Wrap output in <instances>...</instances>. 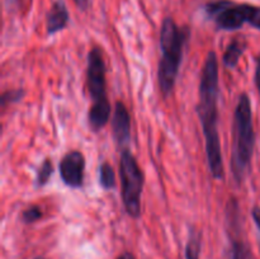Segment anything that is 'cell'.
Instances as JSON below:
<instances>
[{
    "instance_id": "obj_1",
    "label": "cell",
    "mask_w": 260,
    "mask_h": 259,
    "mask_svg": "<svg viewBox=\"0 0 260 259\" xmlns=\"http://www.w3.org/2000/svg\"><path fill=\"white\" fill-rule=\"evenodd\" d=\"M218 60L215 51H210L202 68L200 81L197 113L206 140V154L211 175L221 180L225 177L221 141L218 135Z\"/></svg>"
},
{
    "instance_id": "obj_2",
    "label": "cell",
    "mask_w": 260,
    "mask_h": 259,
    "mask_svg": "<svg viewBox=\"0 0 260 259\" xmlns=\"http://www.w3.org/2000/svg\"><path fill=\"white\" fill-rule=\"evenodd\" d=\"M190 38V28L179 25L172 17H167L160 29V47L162 56L159 62L157 79L160 91L167 98L173 93L183 58L184 45Z\"/></svg>"
},
{
    "instance_id": "obj_3",
    "label": "cell",
    "mask_w": 260,
    "mask_h": 259,
    "mask_svg": "<svg viewBox=\"0 0 260 259\" xmlns=\"http://www.w3.org/2000/svg\"><path fill=\"white\" fill-rule=\"evenodd\" d=\"M255 146V132L253 124V111L250 98L246 93L239 96L234 113L233 154L231 172L236 182L241 183L248 173Z\"/></svg>"
},
{
    "instance_id": "obj_4",
    "label": "cell",
    "mask_w": 260,
    "mask_h": 259,
    "mask_svg": "<svg viewBox=\"0 0 260 259\" xmlns=\"http://www.w3.org/2000/svg\"><path fill=\"white\" fill-rule=\"evenodd\" d=\"M86 83L91 96V106L89 109V126L98 132L108 123L112 113V106L107 96L106 62L99 47H93L88 55V70Z\"/></svg>"
},
{
    "instance_id": "obj_5",
    "label": "cell",
    "mask_w": 260,
    "mask_h": 259,
    "mask_svg": "<svg viewBox=\"0 0 260 259\" xmlns=\"http://www.w3.org/2000/svg\"><path fill=\"white\" fill-rule=\"evenodd\" d=\"M119 177L122 183V201L126 212L132 218L141 216V195L144 188V173L128 149H123L119 159Z\"/></svg>"
},
{
    "instance_id": "obj_6",
    "label": "cell",
    "mask_w": 260,
    "mask_h": 259,
    "mask_svg": "<svg viewBox=\"0 0 260 259\" xmlns=\"http://www.w3.org/2000/svg\"><path fill=\"white\" fill-rule=\"evenodd\" d=\"M60 175L62 182L71 188H81L84 185V174H85V157L83 152L78 150L69 151L61 159Z\"/></svg>"
},
{
    "instance_id": "obj_7",
    "label": "cell",
    "mask_w": 260,
    "mask_h": 259,
    "mask_svg": "<svg viewBox=\"0 0 260 259\" xmlns=\"http://www.w3.org/2000/svg\"><path fill=\"white\" fill-rule=\"evenodd\" d=\"M112 134L119 146L129 144L131 140V117L123 102L118 101L114 104L112 116Z\"/></svg>"
},
{
    "instance_id": "obj_8",
    "label": "cell",
    "mask_w": 260,
    "mask_h": 259,
    "mask_svg": "<svg viewBox=\"0 0 260 259\" xmlns=\"http://www.w3.org/2000/svg\"><path fill=\"white\" fill-rule=\"evenodd\" d=\"M69 20H70V14H69L66 3L63 0H55L53 4L51 5V9L48 10L47 17H46L47 35L52 36L62 30L68 25Z\"/></svg>"
},
{
    "instance_id": "obj_9",
    "label": "cell",
    "mask_w": 260,
    "mask_h": 259,
    "mask_svg": "<svg viewBox=\"0 0 260 259\" xmlns=\"http://www.w3.org/2000/svg\"><path fill=\"white\" fill-rule=\"evenodd\" d=\"M246 50V41L243 40L241 37H236L229 43L226 47L225 53H223V65L228 69H234L238 65L239 60H240L241 55L245 52Z\"/></svg>"
},
{
    "instance_id": "obj_10",
    "label": "cell",
    "mask_w": 260,
    "mask_h": 259,
    "mask_svg": "<svg viewBox=\"0 0 260 259\" xmlns=\"http://www.w3.org/2000/svg\"><path fill=\"white\" fill-rule=\"evenodd\" d=\"M241 20L244 23H249L254 28L260 30V7H255L251 4H240Z\"/></svg>"
},
{
    "instance_id": "obj_11",
    "label": "cell",
    "mask_w": 260,
    "mask_h": 259,
    "mask_svg": "<svg viewBox=\"0 0 260 259\" xmlns=\"http://www.w3.org/2000/svg\"><path fill=\"white\" fill-rule=\"evenodd\" d=\"M201 246H202V236L198 231L192 230L185 245V259H200Z\"/></svg>"
},
{
    "instance_id": "obj_12",
    "label": "cell",
    "mask_w": 260,
    "mask_h": 259,
    "mask_svg": "<svg viewBox=\"0 0 260 259\" xmlns=\"http://www.w3.org/2000/svg\"><path fill=\"white\" fill-rule=\"evenodd\" d=\"M99 182L106 190L113 189L116 187V173L109 163H103L99 168Z\"/></svg>"
},
{
    "instance_id": "obj_13",
    "label": "cell",
    "mask_w": 260,
    "mask_h": 259,
    "mask_svg": "<svg viewBox=\"0 0 260 259\" xmlns=\"http://www.w3.org/2000/svg\"><path fill=\"white\" fill-rule=\"evenodd\" d=\"M53 174V164L51 159H45L41 164L40 169L37 172V177H36V185L37 187H43L48 183L51 175Z\"/></svg>"
},
{
    "instance_id": "obj_14",
    "label": "cell",
    "mask_w": 260,
    "mask_h": 259,
    "mask_svg": "<svg viewBox=\"0 0 260 259\" xmlns=\"http://www.w3.org/2000/svg\"><path fill=\"white\" fill-rule=\"evenodd\" d=\"M231 259H251L250 251L245 243L239 240L233 241V249H231Z\"/></svg>"
},
{
    "instance_id": "obj_15",
    "label": "cell",
    "mask_w": 260,
    "mask_h": 259,
    "mask_svg": "<svg viewBox=\"0 0 260 259\" xmlns=\"http://www.w3.org/2000/svg\"><path fill=\"white\" fill-rule=\"evenodd\" d=\"M43 216L42 210L37 205H32L28 208H25L22 213V220L24 223H33L36 221L41 220Z\"/></svg>"
},
{
    "instance_id": "obj_16",
    "label": "cell",
    "mask_w": 260,
    "mask_h": 259,
    "mask_svg": "<svg viewBox=\"0 0 260 259\" xmlns=\"http://www.w3.org/2000/svg\"><path fill=\"white\" fill-rule=\"evenodd\" d=\"M25 95V91L23 89H12V90L5 91L2 95V106L4 108L7 104L17 103V102L22 101L23 96Z\"/></svg>"
},
{
    "instance_id": "obj_17",
    "label": "cell",
    "mask_w": 260,
    "mask_h": 259,
    "mask_svg": "<svg viewBox=\"0 0 260 259\" xmlns=\"http://www.w3.org/2000/svg\"><path fill=\"white\" fill-rule=\"evenodd\" d=\"M254 79H255V85H256V89H258V91H259V94H260V53L258 55V57H256L255 76H254Z\"/></svg>"
},
{
    "instance_id": "obj_18",
    "label": "cell",
    "mask_w": 260,
    "mask_h": 259,
    "mask_svg": "<svg viewBox=\"0 0 260 259\" xmlns=\"http://www.w3.org/2000/svg\"><path fill=\"white\" fill-rule=\"evenodd\" d=\"M251 216H253V220L254 222H255L256 228H258L259 233H260V207H254L253 210H251Z\"/></svg>"
},
{
    "instance_id": "obj_19",
    "label": "cell",
    "mask_w": 260,
    "mask_h": 259,
    "mask_svg": "<svg viewBox=\"0 0 260 259\" xmlns=\"http://www.w3.org/2000/svg\"><path fill=\"white\" fill-rule=\"evenodd\" d=\"M5 7L8 8V10H15L18 9L20 4V0H4Z\"/></svg>"
},
{
    "instance_id": "obj_20",
    "label": "cell",
    "mask_w": 260,
    "mask_h": 259,
    "mask_svg": "<svg viewBox=\"0 0 260 259\" xmlns=\"http://www.w3.org/2000/svg\"><path fill=\"white\" fill-rule=\"evenodd\" d=\"M74 2H75V4L78 5L79 9L81 10H85L89 5V0H74Z\"/></svg>"
},
{
    "instance_id": "obj_21",
    "label": "cell",
    "mask_w": 260,
    "mask_h": 259,
    "mask_svg": "<svg viewBox=\"0 0 260 259\" xmlns=\"http://www.w3.org/2000/svg\"><path fill=\"white\" fill-rule=\"evenodd\" d=\"M117 259H135V256L131 253H123L118 256Z\"/></svg>"
},
{
    "instance_id": "obj_22",
    "label": "cell",
    "mask_w": 260,
    "mask_h": 259,
    "mask_svg": "<svg viewBox=\"0 0 260 259\" xmlns=\"http://www.w3.org/2000/svg\"><path fill=\"white\" fill-rule=\"evenodd\" d=\"M36 259H43V258H36Z\"/></svg>"
}]
</instances>
